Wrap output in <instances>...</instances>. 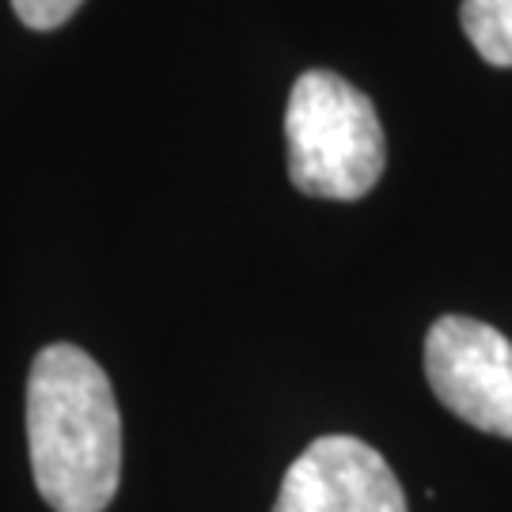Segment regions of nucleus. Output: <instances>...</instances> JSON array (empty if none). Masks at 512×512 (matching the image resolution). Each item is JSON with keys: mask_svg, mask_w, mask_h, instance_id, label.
<instances>
[{"mask_svg": "<svg viewBox=\"0 0 512 512\" xmlns=\"http://www.w3.org/2000/svg\"><path fill=\"white\" fill-rule=\"evenodd\" d=\"M31 475L54 512H103L122 482V414L110 376L80 346L54 342L27 376Z\"/></svg>", "mask_w": 512, "mask_h": 512, "instance_id": "nucleus-1", "label": "nucleus"}, {"mask_svg": "<svg viewBox=\"0 0 512 512\" xmlns=\"http://www.w3.org/2000/svg\"><path fill=\"white\" fill-rule=\"evenodd\" d=\"M459 23L482 61L512 69V0H463Z\"/></svg>", "mask_w": 512, "mask_h": 512, "instance_id": "nucleus-5", "label": "nucleus"}, {"mask_svg": "<svg viewBox=\"0 0 512 512\" xmlns=\"http://www.w3.org/2000/svg\"><path fill=\"white\" fill-rule=\"evenodd\" d=\"M274 512H406V494L372 444L330 433L293 459Z\"/></svg>", "mask_w": 512, "mask_h": 512, "instance_id": "nucleus-4", "label": "nucleus"}, {"mask_svg": "<svg viewBox=\"0 0 512 512\" xmlns=\"http://www.w3.org/2000/svg\"><path fill=\"white\" fill-rule=\"evenodd\" d=\"M289 179L308 198L357 202L387 164L384 126L361 88L330 69L296 76L285 110Z\"/></svg>", "mask_w": 512, "mask_h": 512, "instance_id": "nucleus-2", "label": "nucleus"}, {"mask_svg": "<svg viewBox=\"0 0 512 512\" xmlns=\"http://www.w3.org/2000/svg\"><path fill=\"white\" fill-rule=\"evenodd\" d=\"M80 4L84 0H12L19 23L31 31H54L61 23H69Z\"/></svg>", "mask_w": 512, "mask_h": 512, "instance_id": "nucleus-6", "label": "nucleus"}, {"mask_svg": "<svg viewBox=\"0 0 512 512\" xmlns=\"http://www.w3.org/2000/svg\"><path fill=\"white\" fill-rule=\"evenodd\" d=\"M425 380L456 418L512 440V342L471 315H440L425 334Z\"/></svg>", "mask_w": 512, "mask_h": 512, "instance_id": "nucleus-3", "label": "nucleus"}]
</instances>
